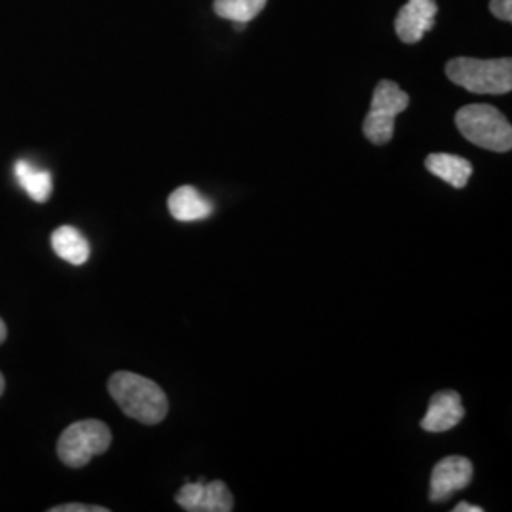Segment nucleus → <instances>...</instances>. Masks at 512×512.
<instances>
[{"label":"nucleus","instance_id":"17","mask_svg":"<svg viewBox=\"0 0 512 512\" xmlns=\"http://www.w3.org/2000/svg\"><path fill=\"white\" fill-rule=\"evenodd\" d=\"M484 509L482 507H476V505H471V503H459L458 507L454 509V512H482Z\"/></svg>","mask_w":512,"mask_h":512},{"label":"nucleus","instance_id":"6","mask_svg":"<svg viewBox=\"0 0 512 512\" xmlns=\"http://www.w3.org/2000/svg\"><path fill=\"white\" fill-rule=\"evenodd\" d=\"M175 501L188 512L234 511V497L222 480L186 482Z\"/></svg>","mask_w":512,"mask_h":512},{"label":"nucleus","instance_id":"8","mask_svg":"<svg viewBox=\"0 0 512 512\" xmlns=\"http://www.w3.org/2000/svg\"><path fill=\"white\" fill-rule=\"evenodd\" d=\"M439 6L435 0H408L395 19V33L404 44H416L425 37L437 18Z\"/></svg>","mask_w":512,"mask_h":512},{"label":"nucleus","instance_id":"3","mask_svg":"<svg viewBox=\"0 0 512 512\" xmlns=\"http://www.w3.org/2000/svg\"><path fill=\"white\" fill-rule=\"evenodd\" d=\"M456 126L459 133L473 145L492 152H509L512 128L509 120L492 105H467L458 110Z\"/></svg>","mask_w":512,"mask_h":512},{"label":"nucleus","instance_id":"5","mask_svg":"<svg viewBox=\"0 0 512 512\" xmlns=\"http://www.w3.org/2000/svg\"><path fill=\"white\" fill-rule=\"evenodd\" d=\"M410 97L391 80H382L374 95L372 105L366 114L363 133L366 139L378 147L387 145L395 133V118L408 109Z\"/></svg>","mask_w":512,"mask_h":512},{"label":"nucleus","instance_id":"11","mask_svg":"<svg viewBox=\"0 0 512 512\" xmlns=\"http://www.w3.org/2000/svg\"><path fill=\"white\" fill-rule=\"evenodd\" d=\"M425 167L429 173H433L435 177H439L454 188H465L473 175V164L456 154H429L425 160Z\"/></svg>","mask_w":512,"mask_h":512},{"label":"nucleus","instance_id":"2","mask_svg":"<svg viewBox=\"0 0 512 512\" xmlns=\"http://www.w3.org/2000/svg\"><path fill=\"white\" fill-rule=\"evenodd\" d=\"M446 76L463 90L480 95H503L512 90V59L456 57L448 61Z\"/></svg>","mask_w":512,"mask_h":512},{"label":"nucleus","instance_id":"16","mask_svg":"<svg viewBox=\"0 0 512 512\" xmlns=\"http://www.w3.org/2000/svg\"><path fill=\"white\" fill-rule=\"evenodd\" d=\"M50 512H109L105 507H97V505H82V503H65L59 507H52Z\"/></svg>","mask_w":512,"mask_h":512},{"label":"nucleus","instance_id":"15","mask_svg":"<svg viewBox=\"0 0 512 512\" xmlns=\"http://www.w3.org/2000/svg\"><path fill=\"white\" fill-rule=\"evenodd\" d=\"M490 10L501 21H512V0H490Z\"/></svg>","mask_w":512,"mask_h":512},{"label":"nucleus","instance_id":"19","mask_svg":"<svg viewBox=\"0 0 512 512\" xmlns=\"http://www.w3.org/2000/svg\"><path fill=\"white\" fill-rule=\"evenodd\" d=\"M4 376L0 374V397H2V393H4Z\"/></svg>","mask_w":512,"mask_h":512},{"label":"nucleus","instance_id":"12","mask_svg":"<svg viewBox=\"0 0 512 512\" xmlns=\"http://www.w3.org/2000/svg\"><path fill=\"white\" fill-rule=\"evenodd\" d=\"M52 247L55 255L65 262L82 266L90 258V243L73 226H61L52 234Z\"/></svg>","mask_w":512,"mask_h":512},{"label":"nucleus","instance_id":"7","mask_svg":"<svg viewBox=\"0 0 512 512\" xmlns=\"http://www.w3.org/2000/svg\"><path fill=\"white\" fill-rule=\"evenodd\" d=\"M473 475V463L463 456L440 459L431 475L429 499L433 503L450 499L456 492L467 488L473 482Z\"/></svg>","mask_w":512,"mask_h":512},{"label":"nucleus","instance_id":"9","mask_svg":"<svg viewBox=\"0 0 512 512\" xmlns=\"http://www.w3.org/2000/svg\"><path fill=\"white\" fill-rule=\"evenodd\" d=\"M465 416L458 391L444 389L431 397L427 414L421 420V429L429 433H444L459 425Z\"/></svg>","mask_w":512,"mask_h":512},{"label":"nucleus","instance_id":"18","mask_svg":"<svg viewBox=\"0 0 512 512\" xmlns=\"http://www.w3.org/2000/svg\"><path fill=\"white\" fill-rule=\"evenodd\" d=\"M6 334H8V330H6V323L0 319V344H4Z\"/></svg>","mask_w":512,"mask_h":512},{"label":"nucleus","instance_id":"13","mask_svg":"<svg viewBox=\"0 0 512 512\" xmlns=\"http://www.w3.org/2000/svg\"><path fill=\"white\" fill-rule=\"evenodd\" d=\"M19 186L38 203L48 202L52 196V175L44 169H37L27 160H19L14 167Z\"/></svg>","mask_w":512,"mask_h":512},{"label":"nucleus","instance_id":"4","mask_svg":"<svg viewBox=\"0 0 512 512\" xmlns=\"http://www.w3.org/2000/svg\"><path fill=\"white\" fill-rule=\"evenodd\" d=\"M112 433L109 425L99 420L76 421L57 440V456L71 469L86 467L95 456L110 448Z\"/></svg>","mask_w":512,"mask_h":512},{"label":"nucleus","instance_id":"1","mask_svg":"<svg viewBox=\"0 0 512 512\" xmlns=\"http://www.w3.org/2000/svg\"><path fill=\"white\" fill-rule=\"evenodd\" d=\"M109 393L114 403L131 420L141 421L145 425H156L167 416L169 403L164 389L135 372L120 370L112 374Z\"/></svg>","mask_w":512,"mask_h":512},{"label":"nucleus","instance_id":"10","mask_svg":"<svg viewBox=\"0 0 512 512\" xmlns=\"http://www.w3.org/2000/svg\"><path fill=\"white\" fill-rule=\"evenodd\" d=\"M169 213L175 220L194 222V220L209 219L215 213V205L205 198L200 190L190 184L179 186L167 200Z\"/></svg>","mask_w":512,"mask_h":512},{"label":"nucleus","instance_id":"14","mask_svg":"<svg viewBox=\"0 0 512 512\" xmlns=\"http://www.w3.org/2000/svg\"><path fill=\"white\" fill-rule=\"evenodd\" d=\"M268 0H215L213 10L222 19L234 23H249L264 10Z\"/></svg>","mask_w":512,"mask_h":512}]
</instances>
